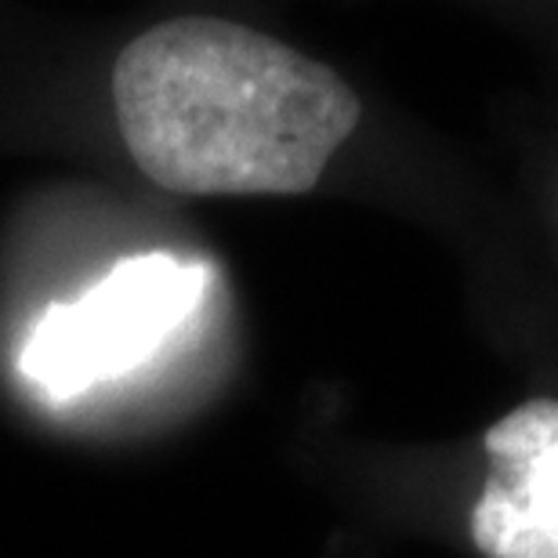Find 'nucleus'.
I'll return each instance as SVG.
<instances>
[{
  "label": "nucleus",
  "instance_id": "nucleus-3",
  "mask_svg": "<svg viewBox=\"0 0 558 558\" xmlns=\"http://www.w3.org/2000/svg\"><path fill=\"white\" fill-rule=\"evenodd\" d=\"M461 533L475 558H558V388L519 396L475 435Z\"/></svg>",
  "mask_w": 558,
  "mask_h": 558
},
{
  "label": "nucleus",
  "instance_id": "nucleus-2",
  "mask_svg": "<svg viewBox=\"0 0 558 558\" xmlns=\"http://www.w3.org/2000/svg\"><path fill=\"white\" fill-rule=\"evenodd\" d=\"M207 287V265L171 254L120 262L65 305H51L22 349V374L54 399L124 377L171 341Z\"/></svg>",
  "mask_w": 558,
  "mask_h": 558
},
{
  "label": "nucleus",
  "instance_id": "nucleus-1",
  "mask_svg": "<svg viewBox=\"0 0 558 558\" xmlns=\"http://www.w3.org/2000/svg\"><path fill=\"white\" fill-rule=\"evenodd\" d=\"M113 113L145 178L189 196H301L360 131L363 98L327 62L210 15L131 40Z\"/></svg>",
  "mask_w": 558,
  "mask_h": 558
},
{
  "label": "nucleus",
  "instance_id": "nucleus-4",
  "mask_svg": "<svg viewBox=\"0 0 558 558\" xmlns=\"http://www.w3.org/2000/svg\"><path fill=\"white\" fill-rule=\"evenodd\" d=\"M555 215H558V189H555Z\"/></svg>",
  "mask_w": 558,
  "mask_h": 558
}]
</instances>
